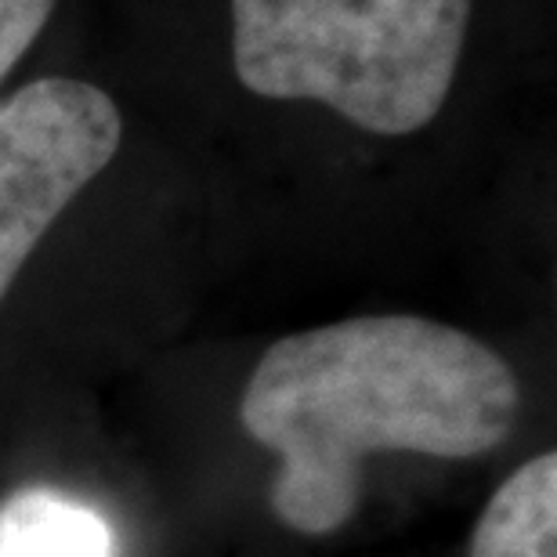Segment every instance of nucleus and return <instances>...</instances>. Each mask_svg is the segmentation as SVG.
I'll return each mask as SVG.
<instances>
[{"label": "nucleus", "mask_w": 557, "mask_h": 557, "mask_svg": "<svg viewBox=\"0 0 557 557\" xmlns=\"http://www.w3.org/2000/svg\"><path fill=\"white\" fill-rule=\"evenodd\" d=\"M54 0H0V84L48 26Z\"/></svg>", "instance_id": "423d86ee"}, {"label": "nucleus", "mask_w": 557, "mask_h": 557, "mask_svg": "<svg viewBox=\"0 0 557 557\" xmlns=\"http://www.w3.org/2000/svg\"><path fill=\"white\" fill-rule=\"evenodd\" d=\"M471 557H557V453L532 456L496 488Z\"/></svg>", "instance_id": "20e7f679"}, {"label": "nucleus", "mask_w": 557, "mask_h": 557, "mask_svg": "<svg viewBox=\"0 0 557 557\" xmlns=\"http://www.w3.org/2000/svg\"><path fill=\"white\" fill-rule=\"evenodd\" d=\"M0 557H109V529L70 499L26 493L0 510Z\"/></svg>", "instance_id": "39448f33"}, {"label": "nucleus", "mask_w": 557, "mask_h": 557, "mask_svg": "<svg viewBox=\"0 0 557 557\" xmlns=\"http://www.w3.org/2000/svg\"><path fill=\"white\" fill-rule=\"evenodd\" d=\"M232 62L275 102H322L398 138L442 113L471 0H232Z\"/></svg>", "instance_id": "f03ea898"}, {"label": "nucleus", "mask_w": 557, "mask_h": 557, "mask_svg": "<svg viewBox=\"0 0 557 557\" xmlns=\"http://www.w3.org/2000/svg\"><path fill=\"white\" fill-rule=\"evenodd\" d=\"M124 120L102 87L44 76L0 98V300L62 210L113 163Z\"/></svg>", "instance_id": "7ed1b4c3"}, {"label": "nucleus", "mask_w": 557, "mask_h": 557, "mask_svg": "<svg viewBox=\"0 0 557 557\" xmlns=\"http://www.w3.org/2000/svg\"><path fill=\"white\" fill-rule=\"evenodd\" d=\"M518 409L515 370L471 333L362 315L275 341L253 366L239 420L278 456L275 518L330 536L359 510L366 456L471 460L515 431Z\"/></svg>", "instance_id": "f257e3e1"}]
</instances>
